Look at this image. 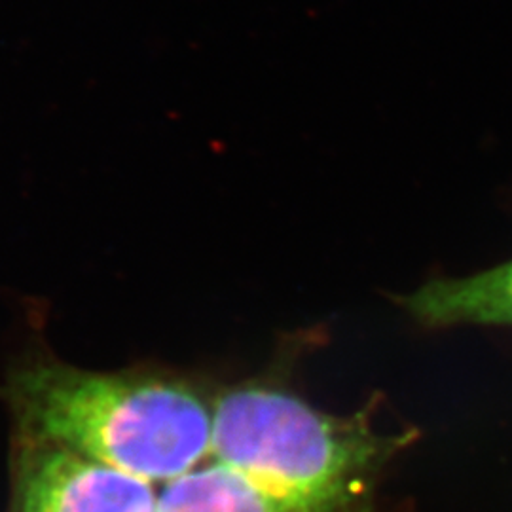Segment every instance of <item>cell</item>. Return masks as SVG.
<instances>
[{"label": "cell", "instance_id": "1", "mask_svg": "<svg viewBox=\"0 0 512 512\" xmlns=\"http://www.w3.org/2000/svg\"><path fill=\"white\" fill-rule=\"evenodd\" d=\"M0 399L12 435L54 442L150 484L211 458L213 403L162 372L86 370L33 353L10 368Z\"/></svg>", "mask_w": 512, "mask_h": 512}, {"label": "cell", "instance_id": "2", "mask_svg": "<svg viewBox=\"0 0 512 512\" xmlns=\"http://www.w3.org/2000/svg\"><path fill=\"white\" fill-rule=\"evenodd\" d=\"M406 435L334 416L281 385L247 382L213 401L211 458L291 512H376L374 488Z\"/></svg>", "mask_w": 512, "mask_h": 512}, {"label": "cell", "instance_id": "3", "mask_svg": "<svg viewBox=\"0 0 512 512\" xmlns=\"http://www.w3.org/2000/svg\"><path fill=\"white\" fill-rule=\"evenodd\" d=\"M154 484L46 440L12 435L6 512H158Z\"/></svg>", "mask_w": 512, "mask_h": 512}, {"label": "cell", "instance_id": "4", "mask_svg": "<svg viewBox=\"0 0 512 512\" xmlns=\"http://www.w3.org/2000/svg\"><path fill=\"white\" fill-rule=\"evenodd\" d=\"M397 302L425 329L512 327V260L478 274L431 279Z\"/></svg>", "mask_w": 512, "mask_h": 512}, {"label": "cell", "instance_id": "5", "mask_svg": "<svg viewBox=\"0 0 512 512\" xmlns=\"http://www.w3.org/2000/svg\"><path fill=\"white\" fill-rule=\"evenodd\" d=\"M158 512H291L236 469L205 461L164 484Z\"/></svg>", "mask_w": 512, "mask_h": 512}]
</instances>
